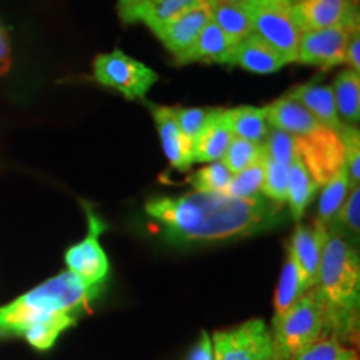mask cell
Here are the masks:
<instances>
[{"label": "cell", "instance_id": "44dd1931", "mask_svg": "<svg viewBox=\"0 0 360 360\" xmlns=\"http://www.w3.org/2000/svg\"><path fill=\"white\" fill-rule=\"evenodd\" d=\"M337 112L344 125H357L360 119V72L342 70L332 84Z\"/></svg>", "mask_w": 360, "mask_h": 360}, {"label": "cell", "instance_id": "83f0119b", "mask_svg": "<svg viewBox=\"0 0 360 360\" xmlns=\"http://www.w3.org/2000/svg\"><path fill=\"white\" fill-rule=\"evenodd\" d=\"M233 175L231 174L222 162H210L205 167L197 170L195 174L188 177L195 192H209V193H222L225 195L229 184H231Z\"/></svg>", "mask_w": 360, "mask_h": 360}, {"label": "cell", "instance_id": "9a60e30c", "mask_svg": "<svg viewBox=\"0 0 360 360\" xmlns=\"http://www.w3.org/2000/svg\"><path fill=\"white\" fill-rule=\"evenodd\" d=\"M285 64H289L285 57L255 34L238 42L227 60V65L242 67V69L249 70L252 74L264 75L278 72Z\"/></svg>", "mask_w": 360, "mask_h": 360}, {"label": "cell", "instance_id": "ffe728a7", "mask_svg": "<svg viewBox=\"0 0 360 360\" xmlns=\"http://www.w3.org/2000/svg\"><path fill=\"white\" fill-rule=\"evenodd\" d=\"M214 2L215 0H146V4L135 12L134 22H143L154 30L191 11L212 7Z\"/></svg>", "mask_w": 360, "mask_h": 360}, {"label": "cell", "instance_id": "8fae6325", "mask_svg": "<svg viewBox=\"0 0 360 360\" xmlns=\"http://www.w3.org/2000/svg\"><path fill=\"white\" fill-rule=\"evenodd\" d=\"M327 227L321 222L312 225L297 224L294 233H292L290 244L287 252L292 255L300 274L304 290L315 287L319 276V265H321L322 249L327 240Z\"/></svg>", "mask_w": 360, "mask_h": 360}, {"label": "cell", "instance_id": "5bb4252c", "mask_svg": "<svg viewBox=\"0 0 360 360\" xmlns=\"http://www.w3.org/2000/svg\"><path fill=\"white\" fill-rule=\"evenodd\" d=\"M152 115H154L157 130L162 142L164 154L167 155L170 165L177 170H188L193 164L192 157V142L188 141L182 130L175 122V115L172 107H152Z\"/></svg>", "mask_w": 360, "mask_h": 360}, {"label": "cell", "instance_id": "277c9868", "mask_svg": "<svg viewBox=\"0 0 360 360\" xmlns=\"http://www.w3.org/2000/svg\"><path fill=\"white\" fill-rule=\"evenodd\" d=\"M270 127L294 135L297 155L319 187L345 167L342 134L319 122L299 102L283 97L265 107Z\"/></svg>", "mask_w": 360, "mask_h": 360}, {"label": "cell", "instance_id": "4dcf8cb0", "mask_svg": "<svg viewBox=\"0 0 360 360\" xmlns=\"http://www.w3.org/2000/svg\"><path fill=\"white\" fill-rule=\"evenodd\" d=\"M292 360H359V357L354 349L345 347L342 342L332 337H323L297 354Z\"/></svg>", "mask_w": 360, "mask_h": 360}, {"label": "cell", "instance_id": "8d00e7d4", "mask_svg": "<svg viewBox=\"0 0 360 360\" xmlns=\"http://www.w3.org/2000/svg\"><path fill=\"white\" fill-rule=\"evenodd\" d=\"M11 69V42L8 35L2 25H0V75H4Z\"/></svg>", "mask_w": 360, "mask_h": 360}, {"label": "cell", "instance_id": "7a4b0ae2", "mask_svg": "<svg viewBox=\"0 0 360 360\" xmlns=\"http://www.w3.org/2000/svg\"><path fill=\"white\" fill-rule=\"evenodd\" d=\"M98 292L69 270L60 272L0 307V337L22 335L34 349H52Z\"/></svg>", "mask_w": 360, "mask_h": 360}, {"label": "cell", "instance_id": "d590c367", "mask_svg": "<svg viewBox=\"0 0 360 360\" xmlns=\"http://www.w3.org/2000/svg\"><path fill=\"white\" fill-rule=\"evenodd\" d=\"M187 360H214V352H212V340L207 332H202L200 339L188 352Z\"/></svg>", "mask_w": 360, "mask_h": 360}, {"label": "cell", "instance_id": "7402d4cb", "mask_svg": "<svg viewBox=\"0 0 360 360\" xmlns=\"http://www.w3.org/2000/svg\"><path fill=\"white\" fill-rule=\"evenodd\" d=\"M229 122H231L233 137L245 139V141L262 146L270 132L265 107L242 105L236 109H227Z\"/></svg>", "mask_w": 360, "mask_h": 360}, {"label": "cell", "instance_id": "5b68a950", "mask_svg": "<svg viewBox=\"0 0 360 360\" xmlns=\"http://www.w3.org/2000/svg\"><path fill=\"white\" fill-rule=\"evenodd\" d=\"M272 326L276 360H292L309 345L328 337L326 312L317 289L312 287L305 292L289 312Z\"/></svg>", "mask_w": 360, "mask_h": 360}, {"label": "cell", "instance_id": "60d3db41", "mask_svg": "<svg viewBox=\"0 0 360 360\" xmlns=\"http://www.w3.org/2000/svg\"><path fill=\"white\" fill-rule=\"evenodd\" d=\"M232 2H237V0H232Z\"/></svg>", "mask_w": 360, "mask_h": 360}, {"label": "cell", "instance_id": "1f68e13d", "mask_svg": "<svg viewBox=\"0 0 360 360\" xmlns=\"http://www.w3.org/2000/svg\"><path fill=\"white\" fill-rule=\"evenodd\" d=\"M264 148V157L277 162V164L290 167V164L297 157V148H295V139L294 135L282 132L278 129H270V132L262 143Z\"/></svg>", "mask_w": 360, "mask_h": 360}, {"label": "cell", "instance_id": "d4e9b609", "mask_svg": "<svg viewBox=\"0 0 360 360\" xmlns=\"http://www.w3.org/2000/svg\"><path fill=\"white\" fill-rule=\"evenodd\" d=\"M305 294L302 281H300V274L297 270V265L292 259V255L287 252L285 262H283L281 278H278V285L276 292V314H274L272 323L281 321V319L289 312L292 305Z\"/></svg>", "mask_w": 360, "mask_h": 360}, {"label": "cell", "instance_id": "30bf717a", "mask_svg": "<svg viewBox=\"0 0 360 360\" xmlns=\"http://www.w3.org/2000/svg\"><path fill=\"white\" fill-rule=\"evenodd\" d=\"M359 29V20L347 24L328 27L322 30H312L300 35L297 47V60L300 64L319 67L328 70L332 67L342 65L345 60V47L354 30Z\"/></svg>", "mask_w": 360, "mask_h": 360}, {"label": "cell", "instance_id": "ba28073f", "mask_svg": "<svg viewBox=\"0 0 360 360\" xmlns=\"http://www.w3.org/2000/svg\"><path fill=\"white\" fill-rule=\"evenodd\" d=\"M214 360H276L272 330L262 319H252L231 330L215 332Z\"/></svg>", "mask_w": 360, "mask_h": 360}, {"label": "cell", "instance_id": "d6a6232c", "mask_svg": "<svg viewBox=\"0 0 360 360\" xmlns=\"http://www.w3.org/2000/svg\"><path fill=\"white\" fill-rule=\"evenodd\" d=\"M175 122H177L179 129L193 143L197 137H199L202 130L210 120L214 114V109H202V107H193V109H184V107H172Z\"/></svg>", "mask_w": 360, "mask_h": 360}, {"label": "cell", "instance_id": "603a6c76", "mask_svg": "<svg viewBox=\"0 0 360 360\" xmlns=\"http://www.w3.org/2000/svg\"><path fill=\"white\" fill-rule=\"evenodd\" d=\"M210 20L236 45L252 35L250 19L242 7L240 0L237 2L215 0L212 4V19Z\"/></svg>", "mask_w": 360, "mask_h": 360}, {"label": "cell", "instance_id": "4fadbf2b", "mask_svg": "<svg viewBox=\"0 0 360 360\" xmlns=\"http://www.w3.org/2000/svg\"><path fill=\"white\" fill-rule=\"evenodd\" d=\"M210 19H212V7H202L157 27L152 32L159 37L175 58H179L191 49V45L195 42L200 30Z\"/></svg>", "mask_w": 360, "mask_h": 360}, {"label": "cell", "instance_id": "f1b7e54d", "mask_svg": "<svg viewBox=\"0 0 360 360\" xmlns=\"http://www.w3.org/2000/svg\"><path fill=\"white\" fill-rule=\"evenodd\" d=\"M287 180H289V167L264 157V182L262 192L265 199L274 204H287Z\"/></svg>", "mask_w": 360, "mask_h": 360}, {"label": "cell", "instance_id": "6da1fadb", "mask_svg": "<svg viewBox=\"0 0 360 360\" xmlns=\"http://www.w3.org/2000/svg\"><path fill=\"white\" fill-rule=\"evenodd\" d=\"M282 209L265 197L236 199L195 191L180 197H155L146 204V212L175 244L220 242L265 232L281 224Z\"/></svg>", "mask_w": 360, "mask_h": 360}, {"label": "cell", "instance_id": "4316f807", "mask_svg": "<svg viewBox=\"0 0 360 360\" xmlns=\"http://www.w3.org/2000/svg\"><path fill=\"white\" fill-rule=\"evenodd\" d=\"M264 159V148L259 143L249 142L245 139L233 137L227 152L222 157V164L231 170L232 175H236L242 170L249 169L250 165L257 164Z\"/></svg>", "mask_w": 360, "mask_h": 360}, {"label": "cell", "instance_id": "f546056e", "mask_svg": "<svg viewBox=\"0 0 360 360\" xmlns=\"http://www.w3.org/2000/svg\"><path fill=\"white\" fill-rule=\"evenodd\" d=\"M264 182V159L257 164L250 165L249 169L236 174L229 184L225 195L236 197V199H252L259 197Z\"/></svg>", "mask_w": 360, "mask_h": 360}, {"label": "cell", "instance_id": "74e56055", "mask_svg": "<svg viewBox=\"0 0 360 360\" xmlns=\"http://www.w3.org/2000/svg\"><path fill=\"white\" fill-rule=\"evenodd\" d=\"M146 0H119V15L125 24H132L135 12L141 8Z\"/></svg>", "mask_w": 360, "mask_h": 360}, {"label": "cell", "instance_id": "d6986e66", "mask_svg": "<svg viewBox=\"0 0 360 360\" xmlns=\"http://www.w3.org/2000/svg\"><path fill=\"white\" fill-rule=\"evenodd\" d=\"M317 182L305 167V164L297 155L289 167V180H287V204L292 219L299 222L304 217L307 207L312 204L314 197L319 192Z\"/></svg>", "mask_w": 360, "mask_h": 360}, {"label": "cell", "instance_id": "836d02e7", "mask_svg": "<svg viewBox=\"0 0 360 360\" xmlns=\"http://www.w3.org/2000/svg\"><path fill=\"white\" fill-rule=\"evenodd\" d=\"M340 134L345 148V170H347L350 184L357 187L360 180V132L357 127L344 125Z\"/></svg>", "mask_w": 360, "mask_h": 360}, {"label": "cell", "instance_id": "ab89813d", "mask_svg": "<svg viewBox=\"0 0 360 360\" xmlns=\"http://www.w3.org/2000/svg\"><path fill=\"white\" fill-rule=\"evenodd\" d=\"M292 2H294V4H295V2H299V0H292Z\"/></svg>", "mask_w": 360, "mask_h": 360}, {"label": "cell", "instance_id": "484cf974", "mask_svg": "<svg viewBox=\"0 0 360 360\" xmlns=\"http://www.w3.org/2000/svg\"><path fill=\"white\" fill-rule=\"evenodd\" d=\"M328 229L339 232L340 236H344L349 242L359 240L360 233V188L359 186L354 187L349 192L347 199H345L344 205L340 207L339 214L335 215V219L332 220V224L328 225Z\"/></svg>", "mask_w": 360, "mask_h": 360}, {"label": "cell", "instance_id": "52a82bcc", "mask_svg": "<svg viewBox=\"0 0 360 360\" xmlns=\"http://www.w3.org/2000/svg\"><path fill=\"white\" fill-rule=\"evenodd\" d=\"M94 79L105 87L115 89L129 101L143 98L159 75L142 62L125 56L122 51L101 53L94 60Z\"/></svg>", "mask_w": 360, "mask_h": 360}, {"label": "cell", "instance_id": "cb8c5ba5", "mask_svg": "<svg viewBox=\"0 0 360 360\" xmlns=\"http://www.w3.org/2000/svg\"><path fill=\"white\" fill-rule=\"evenodd\" d=\"M322 192L321 197H319V204H317V222H321L322 225H326L328 229V225L332 224V220L335 219V215L339 214L340 207L344 205L345 199H347L349 192L352 191L354 186L350 184L347 170L345 167L340 170L339 174L334 175L326 186H322Z\"/></svg>", "mask_w": 360, "mask_h": 360}, {"label": "cell", "instance_id": "e575fe53", "mask_svg": "<svg viewBox=\"0 0 360 360\" xmlns=\"http://www.w3.org/2000/svg\"><path fill=\"white\" fill-rule=\"evenodd\" d=\"M344 64H347L349 69L360 72V30L359 29L350 34L347 47H345Z\"/></svg>", "mask_w": 360, "mask_h": 360}, {"label": "cell", "instance_id": "ac0fdd59", "mask_svg": "<svg viewBox=\"0 0 360 360\" xmlns=\"http://www.w3.org/2000/svg\"><path fill=\"white\" fill-rule=\"evenodd\" d=\"M233 49H236V44L210 20L200 30L199 37L191 45V49L179 58H175V62H179V64H191V62L227 64Z\"/></svg>", "mask_w": 360, "mask_h": 360}, {"label": "cell", "instance_id": "2e32d148", "mask_svg": "<svg viewBox=\"0 0 360 360\" xmlns=\"http://www.w3.org/2000/svg\"><path fill=\"white\" fill-rule=\"evenodd\" d=\"M232 139L233 132L229 122L227 109H214L210 120L192 143L193 162L210 164V162L222 160Z\"/></svg>", "mask_w": 360, "mask_h": 360}, {"label": "cell", "instance_id": "3957f363", "mask_svg": "<svg viewBox=\"0 0 360 360\" xmlns=\"http://www.w3.org/2000/svg\"><path fill=\"white\" fill-rule=\"evenodd\" d=\"M315 289L326 312L327 335L344 344L354 340L359 323V250L339 232L327 229Z\"/></svg>", "mask_w": 360, "mask_h": 360}, {"label": "cell", "instance_id": "7c38bea8", "mask_svg": "<svg viewBox=\"0 0 360 360\" xmlns=\"http://www.w3.org/2000/svg\"><path fill=\"white\" fill-rule=\"evenodd\" d=\"M292 19L304 34L359 20V8L349 0H299L292 6Z\"/></svg>", "mask_w": 360, "mask_h": 360}, {"label": "cell", "instance_id": "9c48e42d", "mask_svg": "<svg viewBox=\"0 0 360 360\" xmlns=\"http://www.w3.org/2000/svg\"><path fill=\"white\" fill-rule=\"evenodd\" d=\"M85 212L89 217V233L79 244L72 245L65 252L67 270L77 276L85 285L101 289L102 282L109 276V259L103 252L98 237L105 225L94 214L90 207L85 205Z\"/></svg>", "mask_w": 360, "mask_h": 360}, {"label": "cell", "instance_id": "f35d334b", "mask_svg": "<svg viewBox=\"0 0 360 360\" xmlns=\"http://www.w3.org/2000/svg\"><path fill=\"white\" fill-rule=\"evenodd\" d=\"M359 2H360V0H349V4H350V6H352L354 8H359Z\"/></svg>", "mask_w": 360, "mask_h": 360}, {"label": "cell", "instance_id": "e0dca14e", "mask_svg": "<svg viewBox=\"0 0 360 360\" xmlns=\"http://www.w3.org/2000/svg\"><path fill=\"white\" fill-rule=\"evenodd\" d=\"M285 97L304 105L326 127L337 130V132H342V129H344V124H342L335 107L334 94H332V89L328 85L317 82L297 85Z\"/></svg>", "mask_w": 360, "mask_h": 360}, {"label": "cell", "instance_id": "8992f818", "mask_svg": "<svg viewBox=\"0 0 360 360\" xmlns=\"http://www.w3.org/2000/svg\"><path fill=\"white\" fill-rule=\"evenodd\" d=\"M249 15L252 34L265 40L270 47L285 57V60H297L300 30L292 19V0H240Z\"/></svg>", "mask_w": 360, "mask_h": 360}]
</instances>
